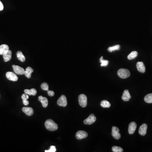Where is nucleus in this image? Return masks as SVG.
<instances>
[{"instance_id": "nucleus-20", "label": "nucleus", "mask_w": 152, "mask_h": 152, "mask_svg": "<svg viewBox=\"0 0 152 152\" xmlns=\"http://www.w3.org/2000/svg\"><path fill=\"white\" fill-rule=\"evenodd\" d=\"M144 100L147 103H152V93L147 95L144 98Z\"/></svg>"}, {"instance_id": "nucleus-26", "label": "nucleus", "mask_w": 152, "mask_h": 152, "mask_svg": "<svg viewBox=\"0 0 152 152\" xmlns=\"http://www.w3.org/2000/svg\"><path fill=\"white\" fill-rule=\"evenodd\" d=\"M41 88L43 90H49V85L46 82H43L41 84Z\"/></svg>"}, {"instance_id": "nucleus-13", "label": "nucleus", "mask_w": 152, "mask_h": 152, "mask_svg": "<svg viewBox=\"0 0 152 152\" xmlns=\"http://www.w3.org/2000/svg\"><path fill=\"white\" fill-rule=\"evenodd\" d=\"M22 110L28 116L32 115L34 113V109L32 108L29 107H24L22 109Z\"/></svg>"}, {"instance_id": "nucleus-3", "label": "nucleus", "mask_w": 152, "mask_h": 152, "mask_svg": "<svg viewBox=\"0 0 152 152\" xmlns=\"http://www.w3.org/2000/svg\"><path fill=\"white\" fill-rule=\"evenodd\" d=\"M78 100L80 106L82 107H86L87 105V97L86 95L83 94L80 95L78 97Z\"/></svg>"}, {"instance_id": "nucleus-22", "label": "nucleus", "mask_w": 152, "mask_h": 152, "mask_svg": "<svg viewBox=\"0 0 152 152\" xmlns=\"http://www.w3.org/2000/svg\"><path fill=\"white\" fill-rule=\"evenodd\" d=\"M138 53L136 51H133L129 54L128 56V59L131 60L133 59L137 56Z\"/></svg>"}, {"instance_id": "nucleus-6", "label": "nucleus", "mask_w": 152, "mask_h": 152, "mask_svg": "<svg viewBox=\"0 0 152 152\" xmlns=\"http://www.w3.org/2000/svg\"><path fill=\"white\" fill-rule=\"evenodd\" d=\"M119 129L117 127L113 126L112 128V136L116 139H119L121 137V135L119 133Z\"/></svg>"}, {"instance_id": "nucleus-23", "label": "nucleus", "mask_w": 152, "mask_h": 152, "mask_svg": "<svg viewBox=\"0 0 152 152\" xmlns=\"http://www.w3.org/2000/svg\"><path fill=\"white\" fill-rule=\"evenodd\" d=\"M120 46L119 45H116L115 46L109 47L108 49V50L109 52H112L114 51L115 50H120Z\"/></svg>"}, {"instance_id": "nucleus-16", "label": "nucleus", "mask_w": 152, "mask_h": 152, "mask_svg": "<svg viewBox=\"0 0 152 152\" xmlns=\"http://www.w3.org/2000/svg\"><path fill=\"white\" fill-rule=\"evenodd\" d=\"M38 99L42 103V105L44 107L46 108L47 107L48 104V101L47 98L40 96L39 97Z\"/></svg>"}, {"instance_id": "nucleus-8", "label": "nucleus", "mask_w": 152, "mask_h": 152, "mask_svg": "<svg viewBox=\"0 0 152 152\" xmlns=\"http://www.w3.org/2000/svg\"><path fill=\"white\" fill-rule=\"evenodd\" d=\"M6 77L9 80L14 82L18 81V76L16 75V74L12 72H10V71L7 72L6 73Z\"/></svg>"}, {"instance_id": "nucleus-7", "label": "nucleus", "mask_w": 152, "mask_h": 152, "mask_svg": "<svg viewBox=\"0 0 152 152\" xmlns=\"http://www.w3.org/2000/svg\"><path fill=\"white\" fill-rule=\"evenodd\" d=\"M75 136L77 139L81 140L82 139L86 138L88 136V134L85 131H79L76 133Z\"/></svg>"}, {"instance_id": "nucleus-2", "label": "nucleus", "mask_w": 152, "mask_h": 152, "mask_svg": "<svg viewBox=\"0 0 152 152\" xmlns=\"http://www.w3.org/2000/svg\"><path fill=\"white\" fill-rule=\"evenodd\" d=\"M117 75L120 78L126 79L130 76V72L127 69H120L117 71Z\"/></svg>"}, {"instance_id": "nucleus-14", "label": "nucleus", "mask_w": 152, "mask_h": 152, "mask_svg": "<svg viewBox=\"0 0 152 152\" xmlns=\"http://www.w3.org/2000/svg\"><path fill=\"white\" fill-rule=\"evenodd\" d=\"M131 98V95L130 94L129 91L128 90H124L122 96V99L124 101H129Z\"/></svg>"}, {"instance_id": "nucleus-25", "label": "nucleus", "mask_w": 152, "mask_h": 152, "mask_svg": "<svg viewBox=\"0 0 152 152\" xmlns=\"http://www.w3.org/2000/svg\"><path fill=\"white\" fill-rule=\"evenodd\" d=\"M112 150L114 152H122L123 150L121 147L117 146H113L112 147Z\"/></svg>"}, {"instance_id": "nucleus-33", "label": "nucleus", "mask_w": 152, "mask_h": 152, "mask_svg": "<svg viewBox=\"0 0 152 152\" xmlns=\"http://www.w3.org/2000/svg\"><path fill=\"white\" fill-rule=\"evenodd\" d=\"M23 103L25 106H28L29 104V101L27 100H23Z\"/></svg>"}, {"instance_id": "nucleus-18", "label": "nucleus", "mask_w": 152, "mask_h": 152, "mask_svg": "<svg viewBox=\"0 0 152 152\" xmlns=\"http://www.w3.org/2000/svg\"><path fill=\"white\" fill-rule=\"evenodd\" d=\"M34 72V69L31 67H28L26 69L24 74L28 78L31 77V74Z\"/></svg>"}, {"instance_id": "nucleus-28", "label": "nucleus", "mask_w": 152, "mask_h": 152, "mask_svg": "<svg viewBox=\"0 0 152 152\" xmlns=\"http://www.w3.org/2000/svg\"><path fill=\"white\" fill-rule=\"evenodd\" d=\"M31 90V96H36L37 94V90L35 88H32L30 89Z\"/></svg>"}, {"instance_id": "nucleus-5", "label": "nucleus", "mask_w": 152, "mask_h": 152, "mask_svg": "<svg viewBox=\"0 0 152 152\" xmlns=\"http://www.w3.org/2000/svg\"><path fill=\"white\" fill-rule=\"evenodd\" d=\"M96 120V118L94 115L92 114H90L87 118L85 119L84 121V123L86 125H91L94 123Z\"/></svg>"}, {"instance_id": "nucleus-32", "label": "nucleus", "mask_w": 152, "mask_h": 152, "mask_svg": "<svg viewBox=\"0 0 152 152\" xmlns=\"http://www.w3.org/2000/svg\"><path fill=\"white\" fill-rule=\"evenodd\" d=\"M4 7L3 5V3H2L1 1H0V11H2L4 10Z\"/></svg>"}, {"instance_id": "nucleus-30", "label": "nucleus", "mask_w": 152, "mask_h": 152, "mask_svg": "<svg viewBox=\"0 0 152 152\" xmlns=\"http://www.w3.org/2000/svg\"><path fill=\"white\" fill-rule=\"evenodd\" d=\"M47 93H48L49 96H53L55 95L54 92L53 91H52V90H47Z\"/></svg>"}, {"instance_id": "nucleus-31", "label": "nucleus", "mask_w": 152, "mask_h": 152, "mask_svg": "<svg viewBox=\"0 0 152 152\" xmlns=\"http://www.w3.org/2000/svg\"><path fill=\"white\" fill-rule=\"evenodd\" d=\"M25 93H26L29 96H31V90L29 89H25L24 90Z\"/></svg>"}, {"instance_id": "nucleus-21", "label": "nucleus", "mask_w": 152, "mask_h": 152, "mask_svg": "<svg viewBox=\"0 0 152 152\" xmlns=\"http://www.w3.org/2000/svg\"><path fill=\"white\" fill-rule=\"evenodd\" d=\"M101 106L103 108H109L111 106V104L108 101L103 100L101 102Z\"/></svg>"}, {"instance_id": "nucleus-29", "label": "nucleus", "mask_w": 152, "mask_h": 152, "mask_svg": "<svg viewBox=\"0 0 152 152\" xmlns=\"http://www.w3.org/2000/svg\"><path fill=\"white\" fill-rule=\"evenodd\" d=\"M22 98L23 99V100H28L29 98V96L26 93H24L22 95V96H21Z\"/></svg>"}, {"instance_id": "nucleus-11", "label": "nucleus", "mask_w": 152, "mask_h": 152, "mask_svg": "<svg viewBox=\"0 0 152 152\" xmlns=\"http://www.w3.org/2000/svg\"><path fill=\"white\" fill-rule=\"evenodd\" d=\"M147 125L145 123H144L141 125L139 129V134L142 136L145 135L147 133Z\"/></svg>"}, {"instance_id": "nucleus-24", "label": "nucleus", "mask_w": 152, "mask_h": 152, "mask_svg": "<svg viewBox=\"0 0 152 152\" xmlns=\"http://www.w3.org/2000/svg\"><path fill=\"white\" fill-rule=\"evenodd\" d=\"M100 62L101 63V66H106L109 64V61L107 60H104L103 59L102 56L100 58Z\"/></svg>"}, {"instance_id": "nucleus-19", "label": "nucleus", "mask_w": 152, "mask_h": 152, "mask_svg": "<svg viewBox=\"0 0 152 152\" xmlns=\"http://www.w3.org/2000/svg\"><path fill=\"white\" fill-rule=\"evenodd\" d=\"M17 56L18 59L21 62H25L26 61V57L21 51H18L17 53Z\"/></svg>"}, {"instance_id": "nucleus-27", "label": "nucleus", "mask_w": 152, "mask_h": 152, "mask_svg": "<svg viewBox=\"0 0 152 152\" xmlns=\"http://www.w3.org/2000/svg\"><path fill=\"white\" fill-rule=\"evenodd\" d=\"M56 151V149L55 146H50V149L48 150H45V152H55Z\"/></svg>"}, {"instance_id": "nucleus-12", "label": "nucleus", "mask_w": 152, "mask_h": 152, "mask_svg": "<svg viewBox=\"0 0 152 152\" xmlns=\"http://www.w3.org/2000/svg\"><path fill=\"white\" fill-rule=\"evenodd\" d=\"M136 68L138 71L140 72L143 73L145 72V67L142 62H137L136 63Z\"/></svg>"}, {"instance_id": "nucleus-17", "label": "nucleus", "mask_w": 152, "mask_h": 152, "mask_svg": "<svg viewBox=\"0 0 152 152\" xmlns=\"http://www.w3.org/2000/svg\"><path fill=\"white\" fill-rule=\"evenodd\" d=\"M9 47L7 45L4 44L0 46V55H3L8 51Z\"/></svg>"}, {"instance_id": "nucleus-4", "label": "nucleus", "mask_w": 152, "mask_h": 152, "mask_svg": "<svg viewBox=\"0 0 152 152\" xmlns=\"http://www.w3.org/2000/svg\"><path fill=\"white\" fill-rule=\"evenodd\" d=\"M57 104L60 106L65 107L67 105V101L65 95H62L57 101Z\"/></svg>"}, {"instance_id": "nucleus-9", "label": "nucleus", "mask_w": 152, "mask_h": 152, "mask_svg": "<svg viewBox=\"0 0 152 152\" xmlns=\"http://www.w3.org/2000/svg\"><path fill=\"white\" fill-rule=\"evenodd\" d=\"M12 68H13V70L16 74L18 75H23L24 74L25 70L23 68L21 67L18 66H16L13 65L12 66Z\"/></svg>"}, {"instance_id": "nucleus-10", "label": "nucleus", "mask_w": 152, "mask_h": 152, "mask_svg": "<svg viewBox=\"0 0 152 152\" xmlns=\"http://www.w3.org/2000/svg\"><path fill=\"white\" fill-rule=\"evenodd\" d=\"M137 127V125L134 122H131L129 125L128 128V132L130 134H132L134 133L136 131V128Z\"/></svg>"}, {"instance_id": "nucleus-15", "label": "nucleus", "mask_w": 152, "mask_h": 152, "mask_svg": "<svg viewBox=\"0 0 152 152\" xmlns=\"http://www.w3.org/2000/svg\"><path fill=\"white\" fill-rule=\"evenodd\" d=\"M12 52L10 50H9L7 53L3 55V58L4 59L5 62H8L10 61L12 59Z\"/></svg>"}, {"instance_id": "nucleus-1", "label": "nucleus", "mask_w": 152, "mask_h": 152, "mask_svg": "<svg viewBox=\"0 0 152 152\" xmlns=\"http://www.w3.org/2000/svg\"><path fill=\"white\" fill-rule=\"evenodd\" d=\"M46 128L50 131H55L58 129V125L51 119L47 120L45 122Z\"/></svg>"}]
</instances>
